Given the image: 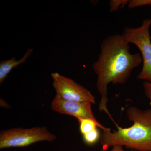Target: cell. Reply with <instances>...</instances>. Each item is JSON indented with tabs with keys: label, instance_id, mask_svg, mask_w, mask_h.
<instances>
[{
	"label": "cell",
	"instance_id": "52a82bcc",
	"mask_svg": "<svg viewBox=\"0 0 151 151\" xmlns=\"http://www.w3.org/2000/svg\"><path fill=\"white\" fill-rule=\"evenodd\" d=\"M33 51V49H28L23 57L19 60H17L16 58L13 57L7 60L1 61L0 62V84L3 83L13 68L25 63Z\"/></svg>",
	"mask_w": 151,
	"mask_h": 151
},
{
	"label": "cell",
	"instance_id": "9c48e42d",
	"mask_svg": "<svg viewBox=\"0 0 151 151\" xmlns=\"http://www.w3.org/2000/svg\"><path fill=\"white\" fill-rule=\"evenodd\" d=\"M84 143L88 145H92L98 142L100 139V134L97 128L91 132L82 135Z\"/></svg>",
	"mask_w": 151,
	"mask_h": 151
},
{
	"label": "cell",
	"instance_id": "30bf717a",
	"mask_svg": "<svg viewBox=\"0 0 151 151\" xmlns=\"http://www.w3.org/2000/svg\"><path fill=\"white\" fill-rule=\"evenodd\" d=\"M128 0H111L109 2L110 12H115L118 10L119 7L123 8L129 3Z\"/></svg>",
	"mask_w": 151,
	"mask_h": 151
},
{
	"label": "cell",
	"instance_id": "5bb4252c",
	"mask_svg": "<svg viewBox=\"0 0 151 151\" xmlns=\"http://www.w3.org/2000/svg\"><path fill=\"white\" fill-rule=\"evenodd\" d=\"M1 101L3 103H4V107H8V104H7L6 103H5V101H4V100H2H2L1 99Z\"/></svg>",
	"mask_w": 151,
	"mask_h": 151
},
{
	"label": "cell",
	"instance_id": "9a60e30c",
	"mask_svg": "<svg viewBox=\"0 0 151 151\" xmlns=\"http://www.w3.org/2000/svg\"></svg>",
	"mask_w": 151,
	"mask_h": 151
},
{
	"label": "cell",
	"instance_id": "277c9868",
	"mask_svg": "<svg viewBox=\"0 0 151 151\" xmlns=\"http://www.w3.org/2000/svg\"><path fill=\"white\" fill-rule=\"evenodd\" d=\"M55 139V135L49 132L45 127L14 128L1 132L0 149L22 147L41 141L52 142Z\"/></svg>",
	"mask_w": 151,
	"mask_h": 151
},
{
	"label": "cell",
	"instance_id": "4fadbf2b",
	"mask_svg": "<svg viewBox=\"0 0 151 151\" xmlns=\"http://www.w3.org/2000/svg\"><path fill=\"white\" fill-rule=\"evenodd\" d=\"M123 146L120 145H115L112 147V148L110 150H108L106 149H102L100 151H126L123 149Z\"/></svg>",
	"mask_w": 151,
	"mask_h": 151
},
{
	"label": "cell",
	"instance_id": "3957f363",
	"mask_svg": "<svg viewBox=\"0 0 151 151\" xmlns=\"http://www.w3.org/2000/svg\"><path fill=\"white\" fill-rule=\"evenodd\" d=\"M151 25L150 19H146L139 27L125 28L122 34L128 43L134 44L140 51L143 66L137 78L148 81H151Z\"/></svg>",
	"mask_w": 151,
	"mask_h": 151
},
{
	"label": "cell",
	"instance_id": "6da1fadb",
	"mask_svg": "<svg viewBox=\"0 0 151 151\" xmlns=\"http://www.w3.org/2000/svg\"><path fill=\"white\" fill-rule=\"evenodd\" d=\"M100 47L98 58L92 65L97 76V88L101 97L99 110L113 119L107 108L108 84L126 83L133 70L142 62V58L139 52L131 53L129 43L122 34L108 36Z\"/></svg>",
	"mask_w": 151,
	"mask_h": 151
},
{
	"label": "cell",
	"instance_id": "ba28073f",
	"mask_svg": "<svg viewBox=\"0 0 151 151\" xmlns=\"http://www.w3.org/2000/svg\"><path fill=\"white\" fill-rule=\"evenodd\" d=\"M79 131L82 135L91 132L97 127H99L103 131H110L111 129L106 128L98 122L89 119H78Z\"/></svg>",
	"mask_w": 151,
	"mask_h": 151
},
{
	"label": "cell",
	"instance_id": "8fae6325",
	"mask_svg": "<svg viewBox=\"0 0 151 151\" xmlns=\"http://www.w3.org/2000/svg\"><path fill=\"white\" fill-rule=\"evenodd\" d=\"M129 9L135 8L145 6H151V0H131L128 4Z\"/></svg>",
	"mask_w": 151,
	"mask_h": 151
},
{
	"label": "cell",
	"instance_id": "7c38bea8",
	"mask_svg": "<svg viewBox=\"0 0 151 151\" xmlns=\"http://www.w3.org/2000/svg\"><path fill=\"white\" fill-rule=\"evenodd\" d=\"M143 86L144 92L150 101V104L151 106V81H145L143 83Z\"/></svg>",
	"mask_w": 151,
	"mask_h": 151
},
{
	"label": "cell",
	"instance_id": "8992f818",
	"mask_svg": "<svg viewBox=\"0 0 151 151\" xmlns=\"http://www.w3.org/2000/svg\"><path fill=\"white\" fill-rule=\"evenodd\" d=\"M53 111L78 119H89L98 122L94 117L91 103L68 101L55 96L51 103Z\"/></svg>",
	"mask_w": 151,
	"mask_h": 151
},
{
	"label": "cell",
	"instance_id": "7a4b0ae2",
	"mask_svg": "<svg viewBox=\"0 0 151 151\" xmlns=\"http://www.w3.org/2000/svg\"><path fill=\"white\" fill-rule=\"evenodd\" d=\"M128 119L133 124L128 128L117 126L113 132L103 131L100 143L103 149L115 145L125 146L139 151H151V108L142 110L135 106L127 110Z\"/></svg>",
	"mask_w": 151,
	"mask_h": 151
},
{
	"label": "cell",
	"instance_id": "5b68a950",
	"mask_svg": "<svg viewBox=\"0 0 151 151\" xmlns=\"http://www.w3.org/2000/svg\"><path fill=\"white\" fill-rule=\"evenodd\" d=\"M51 76L56 96L68 101L86 102L91 104L95 103V97L91 92L73 79L57 72L52 73Z\"/></svg>",
	"mask_w": 151,
	"mask_h": 151
}]
</instances>
